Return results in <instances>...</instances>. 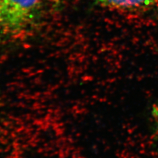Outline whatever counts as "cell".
Returning <instances> with one entry per match:
<instances>
[{"instance_id":"3","label":"cell","mask_w":158,"mask_h":158,"mask_svg":"<svg viewBox=\"0 0 158 158\" xmlns=\"http://www.w3.org/2000/svg\"><path fill=\"white\" fill-rule=\"evenodd\" d=\"M152 116L153 118V121H154L155 135L158 147V101L156 102L152 106Z\"/></svg>"},{"instance_id":"4","label":"cell","mask_w":158,"mask_h":158,"mask_svg":"<svg viewBox=\"0 0 158 158\" xmlns=\"http://www.w3.org/2000/svg\"><path fill=\"white\" fill-rule=\"evenodd\" d=\"M55 1H56V2H59V1H60V0H55Z\"/></svg>"},{"instance_id":"2","label":"cell","mask_w":158,"mask_h":158,"mask_svg":"<svg viewBox=\"0 0 158 158\" xmlns=\"http://www.w3.org/2000/svg\"><path fill=\"white\" fill-rule=\"evenodd\" d=\"M105 8L122 11H136L153 8L158 0H94Z\"/></svg>"},{"instance_id":"1","label":"cell","mask_w":158,"mask_h":158,"mask_svg":"<svg viewBox=\"0 0 158 158\" xmlns=\"http://www.w3.org/2000/svg\"><path fill=\"white\" fill-rule=\"evenodd\" d=\"M44 0H0V43L21 40L42 16Z\"/></svg>"}]
</instances>
